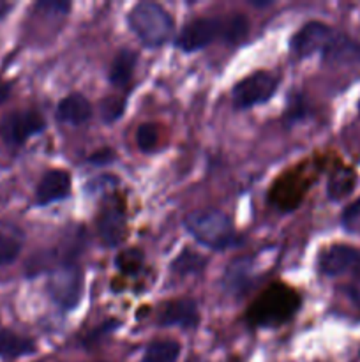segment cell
Instances as JSON below:
<instances>
[{
    "mask_svg": "<svg viewBox=\"0 0 360 362\" xmlns=\"http://www.w3.org/2000/svg\"><path fill=\"white\" fill-rule=\"evenodd\" d=\"M187 232L200 244L210 250H228L236 244V233L232 219L221 211H196L184 219Z\"/></svg>",
    "mask_w": 360,
    "mask_h": 362,
    "instance_id": "1",
    "label": "cell"
},
{
    "mask_svg": "<svg viewBox=\"0 0 360 362\" xmlns=\"http://www.w3.org/2000/svg\"><path fill=\"white\" fill-rule=\"evenodd\" d=\"M131 30L148 48L164 45L173 34V18L166 9L154 2H140L127 16Z\"/></svg>",
    "mask_w": 360,
    "mask_h": 362,
    "instance_id": "2",
    "label": "cell"
},
{
    "mask_svg": "<svg viewBox=\"0 0 360 362\" xmlns=\"http://www.w3.org/2000/svg\"><path fill=\"white\" fill-rule=\"evenodd\" d=\"M299 306V297L288 286L275 285L263 293L253 310H249V317L258 325H275L282 324L295 313Z\"/></svg>",
    "mask_w": 360,
    "mask_h": 362,
    "instance_id": "3",
    "label": "cell"
},
{
    "mask_svg": "<svg viewBox=\"0 0 360 362\" xmlns=\"http://www.w3.org/2000/svg\"><path fill=\"white\" fill-rule=\"evenodd\" d=\"M81 290H83V272L78 265L64 264L53 271L48 283V292L62 310H73L80 303Z\"/></svg>",
    "mask_w": 360,
    "mask_h": 362,
    "instance_id": "4",
    "label": "cell"
},
{
    "mask_svg": "<svg viewBox=\"0 0 360 362\" xmlns=\"http://www.w3.org/2000/svg\"><path fill=\"white\" fill-rule=\"evenodd\" d=\"M275 88H277V80L272 74L265 73V71H256L254 74L239 81L233 88L235 108L246 110L267 103L274 95Z\"/></svg>",
    "mask_w": 360,
    "mask_h": 362,
    "instance_id": "5",
    "label": "cell"
},
{
    "mask_svg": "<svg viewBox=\"0 0 360 362\" xmlns=\"http://www.w3.org/2000/svg\"><path fill=\"white\" fill-rule=\"evenodd\" d=\"M44 119L35 110H21L6 115L0 122V136L9 145H23L34 134L42 133Z\"/></svg>",
    "mask_w": 360,
    "mask_h": 362,
    "instance_id": "6",
    "label": "cell"
},
{
    "mask_svg": "<svg viewBox=\"0 0 360 362\" xmlns=\"http://www.w3.org/2000/svg\"><path fill=\"white\" fill-rule=\"evenodd\" d=\"M222 35V20L215 18H198V20L189 21L180 32L176 39V46L182 52L193 53L198 49L210 45L214 39Z\"/></svg>",
    "mask_w": 360,
    "mask_h": 362,
    "instance_id": "7",
    "label": "cell"
},
{
    "mask_svg": "<svg viewBox=\"0 0 360 362\" xmlns=\"http://www.w3.org/2000/svg\"><path fill=\"white\" fill-rule=\"evenodd\" d=\"M334 37V30L321 21H309L292 37V52L296 57H309L316 52H323Z\"/></svg>",
    "mask_w": 360,
    "mask_h": 362,
    "instance_id": "8",
    "label": "cell"
},
{
    "mask_svg": "<svg viewBox=\"0 0 360 362\" xmlns=\"http://www.w3.org/2000/svg\"><path fill=\"white\" fill-rule=\"evenodd\" d=\"M126 212L120 202L109 200L104 207L101 209V214L97 218V232L99 237L106 246L113 247L119 246L127 233Z\"/></svg>",
    "mask_w": 360,
    "mask_h": 362,
    "instance_id": "9",
    "label": "cell"
},
{
    "mask_svg": "<svg viewBox=\"0 0 360 362\" xmlns=\"http://www.w3.org/2000/svg\"><path fill=\"white\" fill-rule=\"evenodd\" d=\"M157 324L159 327L196 329L200 324V311L196 303L191 299L169 300L159 311Z\"/></svg>",
    "mask_w": 360,
    "mask_h": 362,
    "instance_id": "10",
    "label": "cell"
},
{
    "mask_svg": "<svg viewBox=\"0 0 360 362\" xmlns=\"http://www.w3.org/2000/svg\"><path fill=\"white\" fill-rule=\"evenodd\" d=\"M360 260V255L355 247L335 244L325 250L320 257V271L325 276H341L355 267Z\"/></svg>",
    "mask_w": 360,
    "mask_h": 362,
    "instance_id": "11",
    "label": "cell"
},
{
    "mask_svg": "<svg viewBox=\"0 0 360 362\" xmlns=\"http://www.w3.org/2000/svg\"><path fill=\"white\" fill-rule=\"evenodd\" d=\"M71 191V175L64 170H49L39 182L35 198L39 205H49L64 200Z\"/></svg>",
    "mask_w": 360,
    "mask_h": 362,
    "instance_id": "12",
    "label": "cell"
},
{
    "mask_svg": "<svg viewBox=\"0 0 360 362\" xmlns=\"http://www.w3.org/2000/svg\"><path fill=\"white\" fill-rule=\"evenodd\" d=\"M92 117V105L81 94H69L56 106V119L69 126H81Z\"/></svg>",
    "mask_w": 360,
    "mask_h": 362,
    "instance_id": "13",
    "label": "cell"
},
{
    "mask_svg": "<svg viewBox=\"0 0 360 362\" xmlns=\"http://www.w3.org/2000/svg\"><path fill=\"white\" fill-rule=\"evenodd\" d=\"M325 59L337 64H356L360 62V45L346 35L334 34L332 41L323 49Z\"/></svg>",
    "mask_w": 360,
    "mask_h": 362,
    "instance_id": "14",
    "label": "cell"
},
{
    "mask_svg": "<svg viewBox=\"0 0 360 362\" xmlns=\"http://www.w3.org/2000/svg\"><path fill=\"white\" fill-rule=\"evenodd\" d=\"M222 285L233 296H242L251 286V260L249 258H239L232 262L226 269Z\"/></svg>",
    "mask_w": 360,
    "mask_h": 362,
    "instance_id": "15",
    "label": "cell"
},
{
    "mask_svg": "<svg viewBox=\"0 0 360 362\" xmlns=\"http://www.w3.org/2000/svg\"><path fill=\"white\" fill-rule=\"evenodd\" d=\"M134 67H136V53L133 49H120L109 66V81L119 88L127 87L133 78Z\"/></svg>",
    "mask_w": 360,
    "mask_h": 362,
    "instance_id": "16",
    "label": "cell"
},
{
    "mask_svg": "<svg viewBox=\"0 0 360 362\" xmlns=\"http://www.w3.org/2000/svg\"><path fill=\"white\" fill-rule=\"evenodd\" d=\"M35 352L32 339L23 338L13 331H0V357L14 359V357L30 356Z\"/></svg>",
    "mask_w": 360,
    "mask_h": 362,
    "instance_id": "17",
    "label": "cell"
},
{
    "mask_svg": "<svg viewBox=\"0 0 360 362\" xmlns=\"http://www.w3.org/2000/svg\"><path fill=\"white\" fill-rule=\"evenodd\" d=\"M356 184V175L353 170L349 168H339L332 173L330 180H328V197L332 200H342L348 194H352V191L355 189Z\"/></svg>",
    "mask_w": 360,
    "mask_h": 362,
    "instance_id": "18",
    "label": "cell"
},
{
    "mask_svg": "<svg viewBox=\"0 0 360 362\" xmlns=\"http://www.w3.org/2000/svg\"><path fill=\"white\" fill-rule=\"evenodd\" d=\"M180 345L172 339H161L147 346L143 362H175L179 359Z\"/></svg>",
    "mask_w": 360,
    "mask_h": 362,
    "instance_id": "19",
    "label": "cell"
},
{
    "mask_svg": "<svg viewBox=\"0 0 360 362\" xmlns=\"http://www.w3.org/2000/svg\"><path fill=\"white\" fill-rule=\"evenodd\" d=\"M247 32H249V23H247V18L242 16V14H233V16L222 20L221 37L224 41L232 42V45L242 42L247 37Z\"/></svg>",
    "mask_w": 360,
    "mask_h": 362,
    "instance_id": "20",
    "label": "cell"
},
{
    "mask_svg": "<svg viewBox=\"0 0 360 362\" xmlns=\"http://www.w3.org/2000/svg\"><path fill=\"white\" fill-rule=\"evenodd\" d=\"M205 264H207V260H205L201 255L186 250L179 258H176L175 262H173L172 269H173V272H176V274H180V276H191V274H198V272L203 271Z\"/></svg>",
    "mask_w": 360,
    "mask_h": 362,
    "instance_id": "21",
    "label": "cell"
},
{
    "mask_svg": "<svg viewBox=\"0 0 360 362\" xmlns=\"http://www.w3.org/2000/svg\"><path fill=\"white\" fill-rule=\"evenodd\" d=\"M159 141V127L155 124L145 122L136 131V145L143 152H150L157 147Z\"/></svg>",
    "mask_w": 360,
    "mask_h": 362,
    "instance_id": "22",
    "label": "cell"
},
{
    "mask_svg": "<svg viewBox=\"0 0 360 362\" xmlns=\"http://www.w3.org/2000/svg\"><path fill=\"white\" fill-rule=\"evenodd\" d=\"M101 117L104 122H115L122 117L124 110H126V99L122 98H104L101 101Z\"/></svg>",
    "mask_w": 360,
    "mask_h": 362,
    "instance_id": "23",
    "label": "cell"
},
{
    "mask_svg": "<svg viewBox=\"0 0 360 362\" xmlns=\"http://www.w3.org/2000/svg\"><path fill=\"white\" fill-rule=\"evenodd\" d=\"M20 250L21 246L18 240H14L13 237L0 233V267L16 260L18 255H20Z\"/></svg>",
    "mask_w": 360,
    "mask_h": 362,
    "instance_id": "24",
    "label": "cell"
},
{
    "mask_svg": "<svg viewBox=\"0 0 360 362\" xmlns=\"http://www.w3.org/2000/svg\"><path fill=\"white\" fill-rule=\"evenodd\" d=\"M141 260H143V257H141V251L127 250V251H124L119 258H116V265H119V269L122 272H129V274H133V272L140 271Z\"/></svg>",
    "mask_w": 360,
    "mask_h": 362,
    "instance_id": "25",
    "label": "cell"
},
{
    "mask_svg": "<svg viewBox=\"0 0 360 362\" xmlns=\"http://www.w3.org/2000/svg\"><path fill=\"white\" fill-rule=\"evenodd\" d=\"M115 159V152L112 148H102V151H97L95 154H92L88 158V161L94 163V165H108Z\"/></svg>",
    "mask_w": 360,
    "mask_h": 362,
    "instance_id": "26",
    "label": "cell"
},
{
    "mask_svg": "<svg viewBox=\"0 0 360 362\" xmlns=\"http://www.w3.org/2000/svg\"><path fill=\"white\" fill-rule=\"evenodd\" d=\"M349 293H352L353 300L360 306V260L359 264L355 265V276H353L352 288H349Z\"/></svg>",
    "mask_w": 360,
    "mask_h": 362,
    "instance_id": "27",
    "label": "cell"
},
{
    "mask_svg": "<svg viewBox=\"0 0 360 362\" xmlns=\"http://www.w3.org/2000/svg\"><path fill=\"white\" fill-rule=\"evenodd\" d=\"M356 218H360V200H356L355 204L349 205V207L344 211V216H342V219H344L346 225L353 223Z\"/></svg>",
    "mask_w": 360,
    "mask_h": 362,
    "instance_id": "28",
    "label": "cell"
},
{
    "mask_svg": "<svg viewBox=\"0 0 360 362\" xmlns=\"http://www.w3.org/2000/svg\"><path fill=\"white\" fill-rule=\"evenodd\" d=\"M9 94H11V85L2 83V81H0V105L9 98Z\"/></svg>",
    "mask_w": 360,
    "mask_h": 362,
    "instance_id": "29",
    "label": "cell"
},
{
    "mask_svg": "<svg viewBox=\"0 0 360 362\" xmlns=\"http://www.w3.org/2000/svg\"><path fill=\"white\" fill-rule=\"evenodd\" d=\"M249 4L254 7H268L272 2H256V0H249Z\"/></svg>",
    "mask_w": 360,
    "mask_h": 362,
    "instance_id": "30",
    "label": "cell"
},
{
    "mask_svg": "<svg viewBox=\"0 0 360 362\" xmlns=\"http://www.w3.org/2000/svg\"><path fill=\"white\" fill-rule=\"evenodd\" d=\"M187 362H205L203 359H189Z\"/></svg>",
    "mask_w": 360,
    "mask_h": 362,
    "instance_id": "31",
    "label": "cell"
},
{
    "mask_svg": "<svg viewBox=\"0 0 360 362\" xmlns=\"http://www.w3.org/2000/svg\"><path fill=\"white\" fill-rule=\"evenodd\" d=\"M359 108H360V103H359Z\"/></svg>",
    "mask_w": 360,
    "mask_h": 362,
    "instance_id": "32",
    "label": "cell"
}]
</instances>
